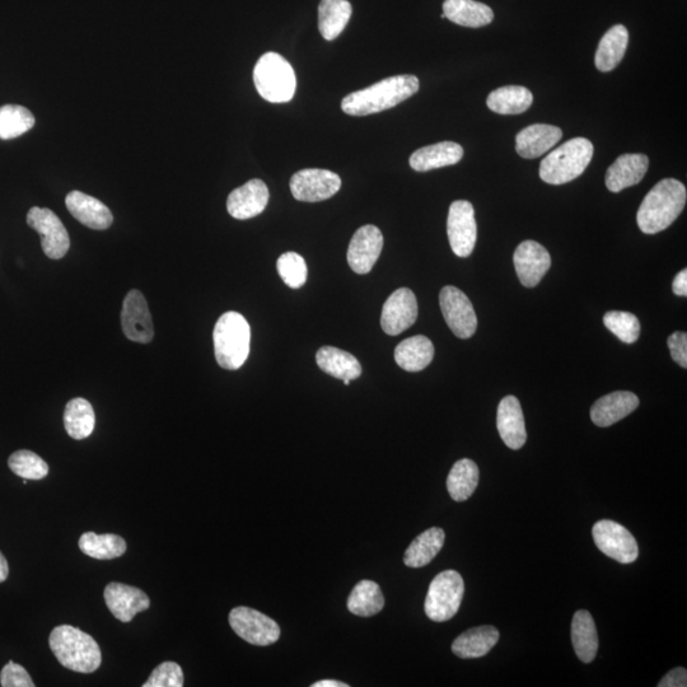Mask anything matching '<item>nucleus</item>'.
<instances>
[{"label":"nucleus","instance_id":"1","mask_svg":"<svg viewBox=\"0 0 687 687\" xmlns=\"http://www.w3.org/2000/svg\"><path fill=\"white\" fill-rule=\"evenodd\" d=\"M419 91L415 76H395L383 79L364 90L350 93L341 102V109L350 116H368L390 110Z\"/></svg>","mask_w":687,"mask_h":687},{"label":"nucleus","instance_id":"2","mask_svg":"<svg viewBox=\"0 0 687 687\" xmlns=\"http://www.w3.org/2000/svg\"><path fill=\"white\" fill-rule=\"evenodd\" d=\"M685 185L675 179H665L649 191L638 210L640 231L656 235L665 231L680 217L686 205Z\"/></svg>","mask_w":687,"mask_h":687},{"label":"nucleus","instance_id":"3","mask_svg":"<svg viewBox=\"0 0 687 687\" xmlns=\"http://www.w3.org/2000/svg\"><path fill=\"white\" fill-rule=\"evenodd\" d=\"M49 646L60 665L70 671L92 674L101 666L102 654L96 640L72 625L56 626Z\"/></svg>","mask_w":687,"mask_h":687},{"label":"nucleus","instance_id":"4","mask_svg":"<svg viewBox=\"0 0 687 687\" xmlns=\"http://www.w3.org/2000/svg\"><path fill=\"white\" fill-rule=\"evenodd\" d=\"M213 340L219 366L237 371L250 355V324L241 313L226 312L214 327Z\"/></svg>","mask_w":687,"mask_h":687},{"label":"nucleus","instance_id":"5","mask_svg":"<svg viewBox=\"0 0 687 687\" xmlns=\"http://www.w3.org/2000/svg\"><path fill=\"white\" fill-rule=\"evenodd\" d=\"M593 149V144L586 138L568 140L542 160L541 180L550 185H564L578 179L590 165Z\"/></svg>","mask_w":687,"mask_h":687},{"label":"nucleus","instance_id":"6","mask_svg":"<svg viewBox=\"0 0 687 687\" xmlns=\"http://www.w3.org/2000/svg\"><path fill=\"white\" fill-rule=\"evenodd\" d=\"M254 82L257 92L273 104H284L296 93V73L291 64L277 53H266L256 63Z\"/></svg>","mask_w":687,"mask_h":687},{"label":"nucleus","instance_id":"7","mask_svg":"<svg viewBox=\"0 0 687 687\" xmlns=\"http://www.w3.org/2000/svg\"><path fill=\"white\" fill-rule=\"evenodd\" d=\"M465 583L456 570H445L433 579L425 598V614L436 623L453 618L460 610Z\"/></svg>","mask_w":687,"mask_h":687},{"label":"nucleus","instance_id":"8","mask_svg":"<svg viewBox=\"0 0 687 687\" xmlns=\"http://www.w3.org/2000/svg\"><path fill=\"white\" fill-rule=\"evenodd\" d=\"M229 625L238 637L254 646H270L280 638L279 625L263 612L250 607H236L229 612Z\"/></svg>","mask_w":687,"mask_h":687},{"label":"nucleus","instance_id":"9","mask_svg":"<svg viewBox=\"0 0 687 687\" xmlns=\"http://www.w3.org/2000/svg\"><path fill=\"white\" fill-rule=\"evenodd\" d=\"M592 535L597 548L616 562L630 564L638 559V542L620 523L610 520L597 522Z\"/></svg>","mask_w":687,"mask_h":687},{"label":"nucleus","instance_id":"10","mask_svg":"<svg viewBox=\"0 0 687 687\" xmlns=\"http://www.w3.org/2000/svg\"><path fill=\"white\" fill-rule=\"evenodd\" d=\"M27 224L41 237V246L49 259H63L70 247L67 228L48 208L34 207L27 214Z\"/></svg>","mask_w":687,"mask_h":687},{"label":"nucleus","instance_id":"11","mask_svg":"<svg viewBox=\"0 0 687 687\" xmlns=\"http://www.w3.org/2000/svg\"><path fill=\"white\" fill-rule=\"evenodd\" d=\"M447 235L451 249L458 257H469L478 240V224L470 202L457 200L448 212Z\"/></svg>","mask_w":687,"mask_h":687},{"label":"nucleus","instance_id":"12","mask_svg":"<svg viewBox=\"0 0 687 687\" xmlns=\"http://www.w3.org/2000/svg\"><path fill=\"white\" fill-rule=\"evenodd\" d=\"M439 303L443 317L452 333L460 339H470L476 333L478 317L466 294L452 285L442 289Z\"/></svg>","mask_w":687,"mask_h":687},{"label":"nucleus","instance_id":"13","mask_svg":"<svg viewBox=\"0 0 687 687\" xmlns=\"http://www.w3.org/2000/svg\"><path fill=\"white\" fill-rule=\"evenodd\" d=\"M341 188V179L335 172L307 168L298 171L291 180V191L298 202L319 203L333 198Z\"/></svg>","mask_w":687,"mask_h":687},{"label":"nucleus","instance_id":"14","mask_svg":"<svg viewBox=\"0 0 687 687\" xmlns=\"http://www.w3.org/2000/svg\"><path fill=\"white\" fill-rule=\"evenodd\" d=\"M418 319V301L408 288L397 289L382 308L381 326L385 334L396 336L415 324Z\"/></svg>","mask_w":687,"mask_h":687},{"label":"nucleus","instance_id":"15","mask_svg":"<svg viewBox=\"0 0 687 687\" xmlns=\"http://www.w3.org/2000/svg\"><path fill=\"white\" fill-rule=\"evenodd\" d=\"M121 325L129 340L139 344L151 343L154 336L152 316L146 298L137 289L126 294L121 311Z\"/></svg>","mask_w":687,"mask_h":687},{"label":"nucleus","instance_id":"16","mask_svg":"<svg viewBox=\"0 0 687 687\" xmlns=\"http://www.w3.org/2000/svg\"><path fill=\"white\" fill-rule=\"evenodd\" d=\"M513 263L521 283L527 288H534L548 273L551 256L539 242L525 241L514 251Z\"/></svg>","mask_w":687,"mask_h":687},{"label":"nucleus","instance_id":"17","mask_svg":"<svg viewBox=\"0 0 687 687\" xmlns=\"http://www.w3.org/2000/svg\"><path fill=\"white\" fill-rule=\"evenodd\" d=\"M383 249V236L376 226H364L354 233L348 249V263L357 274H368Z\"/></svg>","mask_w":687,"mask_h":687},{"label":"nucleus","instance_id":"18","mask_svg":"<svg viewBox=\"0 0 687 687\" xmlns=\"http://www.w3.org/2000/svg\"><path fill=\"white\" fill-rule=\"evenodd\" d=\"M107 609L121 623H130L139 612L151 607V600L142 590L129 584H107L104 592Z\"/></svg>","mask_w":687,"mask_h":687},{"label":"nucleus","instance_id":"19","mask_svg":"<svg viewBox=\"0 0 687 687\" xmlns=\"http://www.w3.org/2000/svg\"><path fill=\"white\" fill-rule=\"evenodd\" d=\"M268 203V186L264 181L254 179L229 194L227 210L233 218L246 221L263 213Z\"/></svg>","mask_w":687,"mask_h":687},{"label":"nucleus","instance_id":"20","mask_svg":"<svg viewBox=\"0 0 687 687\" xmlns=\"http://www.w3.org/2000/svg\"><path fill=\"white\" fill-rule=\"evenodd\" d=\"M497 427L511 450H521L527 441L525 417L517 397L506 396L498 406Z\"/></svg>","mask_w":687,"mask_h":687},{"label":"nucleus","instance_id":"21","mask_svg":"<svg viewBox=\"0 0 687 687\" xmlns=\"http://www.w3.org/2000/svg\"><path fill=\"white\" fill-rule=\"evenodd\" d=\"M65 205L78 222L96 231H105L114 222L110 209L104 203L81 191L69 193L65 198Z\"/></svg>","mask_w":687,"mask_h":687},{"label":"nucleus","instance_id":"22","mask_svg":"<svg viewBox=\"0 0 687 687\" xmlns=\"http://www.w3.org/2000/svg\"><path fill=\"white\" fill-rule=\"evenodd\" d=\"M649 158L646 154H623L606 172V186L611 193H620L638 185L646 176Z\"/></svg>","mask_w":687,"mask_h":687},{"label":"nucleus","instance_id":"23","mask_svg":"<svg viewBox=\"0 0 687 687\" xmlns=\"http://www.w3.org/2000/svg\"><path fill=\"white\" fill-rule=\"evenodd\" d=\"M562 138L563 132L558 126L530 125L517 134L516 151L526 160H535L554 148Z\"/></svg>","mask_w":687,"mask_h":687},{"label":"nucleus","instance_id":"24","mask_svg":"<svg viewBox=\"0 0 687 687\" xmlns=\"http://www.w3.org/2000/svg\"><path fill=\"white\" fill-rule=\"evenodd\" d=\"M639 406L638 396L629 391H616L598 399L591 409L592 422L606 428L628 417Z\"/></svg>","mask_w":687,"mask_h":687},{"label":"nucleus","instance_id":"25","mask_svg":"<svg viewBox=\"0 0 687 687\" xmlns=\"http://www.w3.org/2000/svg\"><path fill=\"white\" fill-rule=\"evenodd\" d=\"M464 157V148L453 142H441L423 147L411 154L410 166L418 172L456 165Z\"/></svg>","mask_w":687,"mask_h":687},{"label":"nucleus","instance_id":"26","mask_svg":"<svg viewBox=\"0 0 687 687\" xmlns=\"http://www.w3.org/2000/svg\"><path fill=\"white\" fill-rule=\"evenodd\" d=\"M500 634L494 626L485 625L462 633L452 644V652L464 660L480 658L492 651L499 642Z\"/></svg>","mask_w":687,"mask_h":687},{"label":"nucleus","instance_id":"27","mask_svg":"<svg viewBox=\"0 0 687 687\" xmlns=\"http://www.w3.org/2000/svg\"><path fill=\"white\" fill-rule=\"evenodd\" d=\"M443 14L458 26L479 28L494 20L493 9L475 0H446Z\"/></svg>","mask_w":687,"mask_h":687},{"label":"nucleus","instance_id":"28","mask_svg":"<svg viewBox=\"0 0 687 687\" xmlns=\"http://www.w3.org/2000/svg\"><path fill=\"white\" fill-rule=\"evenodd\" d=\"M629 44V31L623 25L611 27L602 37L595 56L596 68L600 72H611L624 59Z\"/></svg>","mask_w":687,"mask_h":687},{"label":"nucleus","instance_id":"29","mask_svg":"<svg viewBox=\"0 0 687 687\" xmlns=\"http://www.w3.org/2000/svg\"><path fill=\"white\" fill-rule=\"evenodd\" d=\"M434 347L427 336L418 335L401 341L395 349V361L408 372H420L432 363Z\"/></svg>","mask_w":687,"mask_h":687},{"label":"nucleus","instance_id":"30","mask_svg":"<svg viewBox=\"0 0 687 687\" xmlns=\"http://www.w3.org/2000/svg\"><path fill=\"white\" fill-rule=\"evenodd\" d=\"M316 362L327 375L339 380H357L362 375V366L353 354L334 347H324L316 354Z\"/></svg>","mask_w":687,"mask_h":687},{"label":"nucleus","instance_id":"31","mask_svg":"<svg viewBox=\"0 0 687 687\" xmlns=\"http://www.w3.org/2000/svg\"><path fill=\"white\" fill-rule=\"evenodd\" d=\"M446 534L442 528L432 527L420 534L411 542L404 556V563L409 568H423L432 562L445 545Z\"/></svg>","mask_w":687,"mask_h":687},{"label":"nucleus","instance_id":"32","mask_svg":"<svg viewBox=\"0 0 687 687\" xmlns=\"http://www.w3.org/2000/svg\"><path fill=\"white\" fill-rule=\"evenodd\" d=\"M572 642L579 660L591 663L598 652V635L595 621L586 610L574 614L572 623Z\"/></svg>","mask_w":687,"mask_h":687},{"label":"nucleus","instance_id":"33","mask_svg":"<svg viewBox=\"0 0 687 687\" xmlns=\"http://www.w3.org/2000/svg\"><path fill=\"white\" fill-rule=\"evenodd\" d=\"M532 102L534 96L526 87L506 86L490 93L486 105L499 115H520L530 109Z\"/></svg>","mask_w":687,"mask_h":687},{"label":"nucleus","instance_id":"34","mask_svg":"<svg viewBox=\"0 0 687 687\" xmlns=\"http://www.w3.org/2000/svg\"><path fill=\"white\" fill-rule=\"evenodd\" d=\"M65 431L73 439L82 441L95 431L96 415L90 401L77 397L70 400L64 411Z\"/></svg>","mask_w":687,"mask_h":687},{"label":"nucleus","instance_id":"35","mask_svg":"<svg viewBox=\"0 0 687 687\" xmlns=\"http://www.w3.org/2000/svg\"><path fill=\"white\" fill-rule=\"evenodd\" d=\"M352 4L348 0H321L319 6V28L327 41H333L352 17Z\"/></svg>","mask_w":687,"mask_h":687},{"label":"nucleus","instance_id":"36","mask_svg":"<svg viewBox=\"0 0 687 687\" xmlns=\"http://www.w3.org/2000/svg\"><path fill=\"white\" fill-rule=\"evenodd\" d=\"M478 465L469 458H462L453 465L447 478V489L456 502H465L474 494L479 485Z\"/></svg>","mask_w":687,"mask_h":687},{"label":"nucleus","instance_id":"37","mask_svg":"<svg viewBox=\"0 0 687 687\" xmlns=\"http://www.w3.org/2000/svg\"><path fill=\"white\" fill-rule=\"evenodd\" d=\"M78 545L83 554L97 560L120 558L128 549L123 537L112 534L97 535L95 532L83 534Z\"/></svg>","mask_w":687,"mask_h":687},{"label":"nucleus","instance_id":"38","mask_svg":"<svg viewBox=\"0 0 687 687\" xmlns=\"http://www.w3.org/2000/svg\"><path fill=\"white\" fill-rule=\"evenodd\" d=\"M383 607H385V597L382 595L380 586L372 581L359 582L348 598V610L362 618L380 614Z\"/></svg>","mask_w":687,"mask_h":687},{"label":"nucleus","instance_id":"39","mask_svg":"<svg viewBox=\"0 0 687 687\" xmlns=\"http://www.w3.org/2000/svg\"><path fill=\"white\" fill-rule=\"evenodd\" d=\"M34 115L26 107L18 105H4L0 107V139L9 140L34 128Z\"/></svg>","mask_w":687,"mask_h":687},{"label":"nucleus","instance_id":"40","mask_svg":"<svg viewBox=\"0 0 687 687\" xmlns=\"http://www.w3.org/2000/svg\"><path fill=\"white\" fill-rule=\"evenodd\" d=\"M9 469L13 474L26 480H41L49 474V465L36 453L21 450L8 458Z\"/></svg>","mask_w":687,"mask_h":687},{"label":"nucleus","instance_id":"41","mask_svg":"<svg viewBox=\"0 0 687 687\" xmlns=\"http://www.w3.org/2000/svg\"><path fill=\"white\" fill-rule=\"evenodd\" d=\"M604 324L612 334L625 344H633L639 339L640 322L633 313L610 311L604 316Z\"/></svg>","mask_w":687,"mask_h":687},{"label":"nucleus","instance_id":"42","mask_svg":"<svg viewBox=\"0 0 687 687\" xmlns=\"http://www.w3.org/2000/svg\"><path fill=\"white\" fill-rule=\"evenodd\" d=\"M278 273L289 288L298 289L307 280V265L305 259L297 252H285L277 263Z\"/></svg>","mask_w":687,"mask_h":687},{"label":"nucleus","instance_id":"43","mask_svg":"<svg viewBox=\"0 0 687 687\" xmlns=\"http://www.w3.org/2000/svg\"><path fill=\"white\" fill-rule=\"evenodd\" d=\"M184 686V672L176 662H163L154 668L143 687H182Z\"/></svg>","mask_w":687,"mask_h":687},{"label":"nucleus","instance_id":"44","mask_svg":"<svg viewBox=\"0 0 687 687\" xmlns=\"http://www.w3.org/2000/svg\"><path fill=\"white\" fill-rule=\"evenodd\" d=\"M0 685L3 687H35L25 667L9 662L0 672Z\"/></svg>","mask_w":687,"mask_h":687},{"label":"nucleus","instance_id":"45","mask_svg":"<svg viewBox=\"0 0 687 687\" xmlns=\"http://www.w3.org/2000/svg\"><path fill=\"white\" fill-rule=\"evenodd\" d=\"M668 348H670L671 357L682 368H687V335L682 331L672 334L668 338Z\"/></svg>","mask_w":687,"mask_h":687},{"label":"nucleus","instance_id":"46","mask_svg":"<svg viewBox=\"0 0 687 687\" xmlns=\"http://www.w3.org/2000/svg\"><path fill=\"white\" fill-rule=\"evenodd\" d=\"M687 686V671L686 668H675L668 672L663 679L658 682V687H686Z\"/></svg>","mask_w":687,"mask_h":687},{"label":"nucleus","instance_id":"47","mask_svg":"<svg viewBox=\"0 0 687 687\" xmlns=\"http://www.w3.org/2000/svg\"><path fill=\"white\" fill-rule=\"evenodd\" d=\"M672 289L676 296L686 297L687 296V270H681L679 274L676 275L674 283H672Z\"/></svg>","mask_w":687,"mask_h":687},{"label":"nucleus","instance_id":"48","mask_svg":"<svg viewBox=\"0 0 687 687\" xmlns=\"http://www.w3.org/2000/svg\"><path fill=\"white\" fill-rule=\"evenodd\" d=\"M8 576H9V565H8L6 556H4L2 554V551H0V583L7 581Z\"/></svg>","mask_w":687,"mask_h":687},{"label":"nucleus","instance_id":"49","mask_svg":"<svg viewBox=\"0 0 687 687\" xmlns=\"http://www.w3.org/2000/svg\"><path fill=\"white\" fill-rule=\"evenodd\" d=\"M348 686L349 685L344 684V682L335 681V680L319 681V682H316V684L312 685V687H348Z\"/></svg>","mask_w":687,"mask_h":687},{"label":"nucleus","instance_id":"50","mask_svg":"<svg viewBox=\"0 0 687 687\" xmlns=\"http://www.w3.org/2000/svg\"><path fill=\"white\" fill-rule=\"evenodd\" d=\"M344 383H345V385H347V386L350 385V381H349V380H344Z\"/></svg>","mask_w":687,"mask_h":687}]
</instances>
